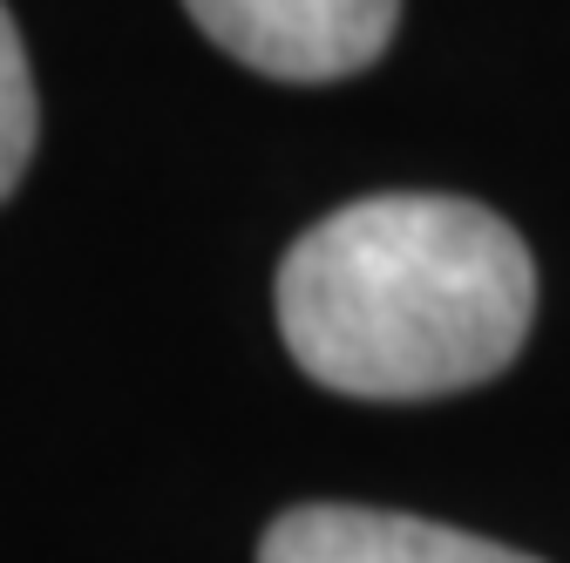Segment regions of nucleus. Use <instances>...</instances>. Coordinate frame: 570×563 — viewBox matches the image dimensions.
Returning <instances> with one entry per match:
<instances>
[{
    "label": "nucleus",
    "instance_id": "f257e3e1",
    "mask_svg": "<svg viewBox=\"0 0 570 563\" xmlns=\"http://www.w3.org/2000/svg\"><path fill=\"white\" fill-rule=\"evenodd\" d=\"M530 319V245L469 197H361L278 265V333L293 360L353 401L475 387L517 360Z\"/></svg>",
    "mask_w": 570,
    "mask_h": 563
},
{
    "label": "nucleus",
    "instance_id": "f03ea898",
    "mask_svg": "<svg viewBox=\"0 0 570 563\" xmlns=\"http://www.w3.org/2000/svg\"><path fill=\"white\" fill-rule=\"evenodd\" d=\"M184 8L232 61L258 76L340 82L381 61L401 0H184Z\"/></svg>",
    "mask_w": 570,
    "mask_h": 563
},
{
    "label": "nucleus",
    "instance_id": "7ed1b4c3",
    "mask_svg": "<svg viewBox=\"0 0 570 563\" xmlns=\"http://www.w3.org/2000/svg\"><path fill=\"white\" fill-rule=\"evenodd\" d=\"M258 563H537V556L449 530V523H428V516L306 503V510H285L265 530Z\"/></svg>",
    "mask_w": 570,
    "mask_h": 563
},
{
    "label": "nucleus",
    "instance_id": "20e7f679",
    "mask_svg": "<svg viewBox=\"0 0 570 563\" xmlns=\"http://www.w3.org/2000/svg\"><path fill=\"white\" fill-rule=\"evenodd\" d=\"M35 136H41V109H35V68L21 48L14 14L0 8V197H8L35 157Z\"/></svg>",
    "mask_w": 570,
    "mask_h": 563
}]
</instances>
